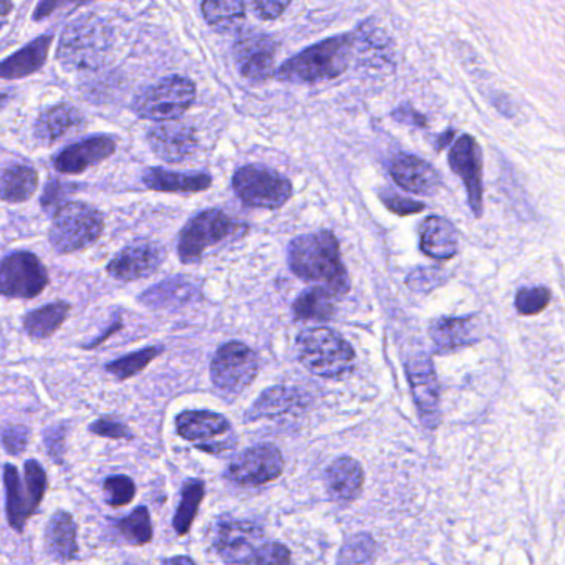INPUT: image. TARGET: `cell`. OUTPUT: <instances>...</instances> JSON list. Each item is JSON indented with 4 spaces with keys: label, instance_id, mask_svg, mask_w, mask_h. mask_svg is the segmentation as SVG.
Segmentation results:
<instances>
[{
    "label": "cell",
    "instance_id": "6da1fadb",
    "mask_svg": "<svg viewBox=\"0 0 565 565\" xmlns=\"http://www.w3.org/2000/svg\"><path fill=\"white\" fill-rule=\"evenodd\" d=\"M288 264L297 278L317 282L337 297L347 294L348 275L341 259V246L331 231L299 235L288 246Z\"/></svg>",
    "mask_w": 565,
    "mask_h": 565
},
{
    "label": "cell",
    "instance_id": "7a4b0ae2",
    "mask_svg": "<svg viewBox=\"0 0 565 565\" xmlns=\"http://www.w3.org/2000/svg\"><path fill=\"white\" fill-rule=\"evenodd\" d=\"M354 47V34L322 40L284 62L275 77L291 84H317L341 77L350 65Z\"/></svg>",
    "mask_w": 565,
    "mask_h": 565
},
{
    "label": "cell",
    "instance_id": "3957f363",
    "mask_svg": "<svg viewBox=\"0 0 565 565\" xmlns=\"http://www.w3.org/2000/svg\"><path fill=\"white\" fill-rule=\"evenodd\" d=\"M113 34L97 15H84L67 25L59 42V61L72 70H95L108 59Z\"/></svg>",
    "mask_w": 565,
    "mask_h": 565
},
{
    "label": "cell",
    "instance_id": "277c9868",
    "mask_svg": "<svg viewBox=\"0 0 565 565\" xmlns=\"http://www.w3.org/2000/svg\"><path fill=\"white\" fill-rule=\"evenodd\" d=\"M297 351L303 365L322 378H341L350 372L355 351L347 341L331 329H307L297 337Z\"/></svg>",
    "mask_w": 565,
    "mask_h": 565
},
{
    "label": "cell",
    "instance_id": "5b68a950",
    "mask_svg": "<svg viewBox=\"0 0 565 565\" xmlns=\"http://www.w3.org/2000/svg\"><path fill=\"white\" fill-rule=\"evenodd\" d=\"M105 229L102 213L90 204L67 203L59 207L50 228L53 249L61 254H74L95 244Z\"/></svg>",
    "mask_w": 565,
    "mask_h": 565
},
{
    "label": "cell",
    "instance_id": "8992f818",
    "mask_svg": "<svg viewBox=\"0 0 565 565\" xmlns=\"http://www.w3.org/2000/svg\"><path fill=\"white\" fill-rule=\"evenodd\" d=\"M246 231V224L234 221L226 213L219 211V209H207V211L194 216L184 226L180 243H178V256H180L181 262H197L209 247L243 235Z\"/></svg>",
    "mask_w": 565,
    "mask_h": 565
},
{
    "label": "cell",
    "instance_id": "52a82bcc",
    "mask_svg": "<svg viewBox=\"0 0 565 565\" xmlns=\"http://www.w3.org/2000/svg\"><path fill=\"white\" fill-rule=\"evenodd\" d=\"M235 194L246 206L278 209L292 196V184L274 169L262 165H247L232 178Z\"/></svg>",
    "mask_w": 565,
    "mask_h": 565
},
{
    "label": "cell",
    "instance_id": "ba28073f",
    "mask_svg": "<svg viewBox=\"0 0 565 565\" xmlns=\"http://www.w3.org/2000/svg\"><path fill=\"white\" fill-rule=\"evenodd\" d=\"M196 99V87L184 77H169L150 87L138 97L134 112L153 121H168L180 118Z\"/></svg>",
    "mask_w": 565,
    "mask_h": 565
},
{
    "label": "cell",
    "instance_id": "9c48e42d",
    "mask_svg": "<svg viewBox=\"0 0 565 565\" xmlns=\"http://www.w3.org/2000/svg\"><path fill=\"white\" fill-rule=\"evenodd\" d=\"M49 284L46 266L27 251L0 257V295L9 299H34Z\"/></svg>",
    "mask_w": 565,
    "mask_h": 565
},
{
    "label": "cell",
    "instance_id": "30bf717a",
    "mask_svg": "<svg viewBox=\"0 0 565 565\" xmlns=\"http://www.w3.org/2000/svg\"><path fill=\"white\" fill-rule=\"evenodd\" d=\"M259 373V357L241 342L219 347L211 362V380L224 394H241Z\"/></svg>",
    "mask_w": 565,
    "mask_h": 565
},
{
    "label": "cell",
    "instance_id": "8fae6325",
    "mask_svg": "<svg viewBox=\"0 0 565 565\" xmlns=\"http://www.w3.org/2000/svg\"><path fill=\"white\" fill-rule=\"evenodd\" d=\"M181 438L193 442L197 450L219 454L234 445L231 425L222 414L206 410H188L176 416Z\"/></svg>",
    "mask_w": 565,
    "mask_h": 565
},
{
    "label": "cell",
    "instance_id": "7c38bea8",
    "mask_svg": "<svg viewBox=\"0 0 565 565\" xmlns=\"http://www.w3.org/2000/svg\"><path fill=\"white\" fill-rule=\"evenodd\" d=\"M284 471V458L272 445H259L243 451L229 464L228 476L243 486H262L274 481Z\"/></svg>",
    "mask_w": 565,
    "mask_h": 565
},
{
    "label": "cell",
    "instance_id": "4fadbf2b",
    "mask_svg": "<svg viewBox=\"0 0 565 565\" xmlns=\"http://www.w3.org/2000/svg\"><path fill=\"white\" fill-rule=\"evenodd\" d=\"M407 375L410 378L414 403L419 408L420 420L426 428L435 429L441 419V408L438 380L428 355L411 357L407 362Z\"/></svg>",
    "mask_w": 565,
    "mask_h": 565
},
{
    "label": "cell",
    "instance_id": "5bb4252c",
    "mask_svg": "<svg viewBox=\"0 0 565 565\" xmlns=\"http://www.w3.org/2000/svg\"><path fill=\"white\" fill-rule=\"evenodd\" d=\"M450 166L467 191L471 211L481 218L483 215V155L478 141L470 134L458 138L450 152Z\"/></svg>",
    "mask_w": 565,
    "mask_h": 565
},
{
    "label": "cell",
    "instance_id": "9a60e30c",
    "mask_svg": "<svg viewBox=\"0 0 565 565\" xmlns=\"http://www.w3.org/2000/svg\"><path fill=\"white\" fill-rule=\"evenodd\" d=\"M275 40L264 34L246 33L234 46V61L241 75L251 81H262L274 74Z\"/></svg>",
    "mask_w": 565,
    "mask_h": 565
},
{
    "label": "cell",
    "instance_id": "2e32d148",
    "mask_svg": "<svg viewBox=\"0 0 565 565\" xmlns=\"http://www.w3.org/2000/svg\"><path fill=\"white\" fill-rule=\"evenodd\" d=\"M165 260V253L158 244L150 241H134L116 254L106 271L118 281L131 282L155 274Z\"/></svg>",
    "mask_w": 565,
    "mask_h": 565
},
{
    "label": "cell",
    "instance_id": "e0dca14e",
    "mask_svg": "<svg viewBox=\"0 0 565 565\" xmlns=\"http://www.w3.org/2000/svg\"><path fill=\"white\" fill-rule=\"evenodd\" d=\"M262 538V529L256 524L229 521L218 527L215 545L229 564H254V555Z\"/></svg>",
    "mask_w": 565,
    "mask_h": 565
},
{
    "label": "cell",
    "instance_id": "ac0fdd59",
    "mask_svg": "<svg viewBox=\"0 0 565 565\" xmlns=\"http://www.w3.org/2000/svg\"><path fill=\"white\" fill-rule=\"evenodd\" d=\"M147 141L158 158L168 163H181L196 150L194 130L181 121L168 120L156 125L147 134Z\"/></svg>",
    "mask_w": 565,
    "mask_h": 565
},
{
    "label": "cell",
    "instance_id": "d6986e66",
    "mask_svg": "<svg viewBox=\"0 0 565 565\" xmlns=\"http://www.w3.org/2000/svg\"><path fill=\"white\" fill-rule=\"evenodd\" d=\"M390 175L395 183L408 193L432 196L441 187L439 172L428 162L407 153L391 159Z\"/></svg>",
    "mask_w": 565,
    "mask_h": 565
},
{
    "label": "cell",
    "instance_id": "ffe728a7",
    "mask_svg": "<svg viewBox=\"0 0 565 565\" xmlns=\"http://www.w3.org/2000/svg\"><path fill=\"white\" fill-rule=\"evenodd\" d=\"M115 141L108 137L88 138L72 144L67 150L56 156V171L65 175H78L87 171L88 168L99 165L103 159L110 158L115 153Z\"/></svg>",
    "mask_w": 565,
    "mask_h": 565
},
{
    "label": "cell",
    "instance_id": "44dd1931",
    "mask_svg": "<svg viewBox=\"0 0 565 565\" xmlns=\"http://www.w3.org/2000/svg\"><path fill=\"white\" fill-rule=\"evenodd\" d=\"M429 337L439 354L454 351L479 341V323L476 317H442L429 326Z\"/></svg>",
    "mask_w": 565,
    "mask_h": 565
},
{
    "label": "cell",
    "instance_id": "7402d4cb",
    "mask_svg": "<svg viewBox=\"0 0 565 565\" xmlns=\"http://www.w3.org/2000/svg\"><path fill=\"white\" fill-rule=\"evenodd\" d=\"M420 247L435 260H450L460 249V235L453 222L439 216H429L420 228Z\"/></svg>",
    "mask_w": 565,
    "mask_h": 565
},
{
    "label": "cell",
    "instance_id": "603a6c76",
    "mask_svg": "<svg viewBox=\"0 0 565 565\" xmlns=\"http://www.w3.org/2000/svg\"><path fill=\"white\" fill-rule=\"evenodd\" d=\"M46 549L56 562H70L77 557V524L65 511L50 517L46 529Z\"/></svg>",
    "mask_w": 565,
    "mask_h": 565
},
{
    "label": "cell",
    "instance_id": "cb8c5ba5",
    "mask_svg": "<svg viewBox=\"0 0 565 565\" xmlns=\"http://www.w3.org/2000/svg\"><path fill=\"white\" fill-rule=\"evenodd\" d=\"M326 486L341 501H355L365 483L362 464L354 458H338L325 471Z\"/></svg>",
    "mask_w": 565,
    "mask_h": 565
},
{
    "label": "cell",
    "instance_id": "d4e9b609",
    "mask_svg": "<svg viewBox=\"0 0 565 565\" xmlns=\"http://www.w3.org/2000/svg\"><path fill=\"white\" fill-rule=\"evenodd\" d=\"M143 183L150 190L162 193H201L211 187V176L206 172H175L168 169H147Z\"/></svg>",
    "mask_w": 565,
    "mask_h": 565
},
{
    "label": "cell",
    "instance_id": "484cf974",
    "mask_svg": "<svg viewBox=\"0 0 565 565\" xmlns=\"http://www.w3.org/2000/svg\"><path fill=\"white\" fill-rule=\"evenodd\" d=\"M52 40L50 36L39 37L33 43H28L27 47L15 52L14 55L5 59L4 62H0V78H5V80L24 78L42 68Z\"/></svg>",
    "mask_w": 565,
    "mask_h": 565
},
{
    "label": "cell",
    "instance_id": "4316f807",
    "mask_svg": "<svg viewBox=\"0 0 565 565\" xmlns=\"http://www.w3.org/2000/svg\"><path fill=\"white\" fill-rule=\"evenodd\" d=\"M81 121H84V116L74 106H53L39 116L36 124V137L42 143L52 144L80 127Z\"/></svg>",
    "mask_w": 565,
    "mask_h": 565
},
{
    "label": "cell",
    "instance_id": "83f0119b",
    "mask_svg": "<svg viewBox=\"0 0 565 565\" xmlns=\"http://www.w3.org/2000/svg\"><path fill=\"white\" fill-rule=\"evenodd\" d=\"M5 496H8V519L12 529L22 532L27 523L28 517L36 514V508L28 498L27 488L22 486L21 476H18L17 467L12 464L4 466Z\"/></svg>",
    "mask_w": 565,
    "mask_h": 565
},
{
    "label": "cell",
    "instance_id": "f1b7e54d",
    "mask_svg": "<svg viewBox=\"0 0 565 565\" xmlns=\"http://www.w3.org/2000/svg\"><path fill=\"white\" fill-rule=\"evenodd\" d=\"M39 175L27 165H14L0 175V200L24 203L36 194Z\"/></svg>",
    "mask_w": 565,
    "mask_h": 565
},
{
    "label": "cell",
    "instance_id": "f546056e",
    "mask_svg": "<svg viewBox=\"0 0 565 565\" xmlns=\"http://www.w3.org/2000/svg\"><path fill=\"white\" fill-rule=\"evenodd\" d=\"M68 312H70V306L62 300L33 310L24 317L25 334L36 341H46L61 329L62 323L67 320Z\"/></svg>",
    "mask_w": 565,
    "mask_h": 565
},
{
    "label": "cell",
    "instance_id": "4dcf8cb0",
    "mask_svg": "<svg viewBox=\"0 0 565 565\" xmlns=\"http://www.w3.org/2000/svg\"><path fill=\"white\" fill-rule=\"evenodd\" d=\"M300 398L303 397L297 390L285 388V386H274L257 398L256 403L247 411L246 419L249 422H256V420L272 419V416L287 413L292 408L299 407Z\"/></svg>",
    "mask_w": 565,
    "mask_h": 565
},
{
    "label": "cell",
    "instance_id": "1f68e13d",
    "mask_svg": "<svg viewBox=\"0 0 565 565\" xmlns=\"http://www.w3.org/2000/svg\"><path fill=\"white\" fill-rule=\"evenodd\" d=\"M337 295L323 285L307 288L295 299L294 317L297 320H329L335 312Z\"/></svg>",
    "mask_w": 565,
    "mask_h": 565
},
{
    "label": "cell",
    "instance_id": "d6a6232c",
    "mask_svg": "<svg viewBox=\"0 0 565 565\" xmlns=\"http://www.w3.org/2000/svg\"><path fill=\"white\" fill-rule=\"evenodd\" d=\"M203 15L207 24L219 33L240 27L246 17L244 0H204Z\"/></svg>",
    "mask_w": 565,
    "mask_h": 565
},
{
    "label": "cell",
    "instance_id": "836d02e7",
    "mask_svg": "<svg viewBox=\"0 0 565 565\" xmlns=\"http://www.w3.org/2000/svg\"><path fill=\"white\" fill-rule=\"evenodd\" d=\"M203 498L204 483L201 479H190V481L184 483L181 502L178 505V511H176L175 519H172V526L180 536L190 532Z\"/></svg>",
    "mask_w": 565,
    "mask_h": 565
},
{
    "label": "cell",
    "instance_id": "e575fe53",
    "mask_svg": "<svg viewBox=\"0 0 565 565\" xmlns=\"http://www.w3.org/2000/svg\"><path fill=\"white\" fill-rule=\"evenodd\" d=\"M116 527L120 530L121 536L127 539L130 544L144 545L152 541L153 527L152 517H150V511L140 505L130 516L125 519L118 521Z\"/></svg>",
    "mask_w": 565,
    "mask_h": 565
},
{
    "label": "cell",
    "instance_id": "d590c367",
    "mask_svg": "<svg viewBox=\"0 0 565 565\" xmlns=\"http://www.w3.org/2000/svg\"><path fill=\"white\" fill-rule=\"evenodd\" d=\"M162 351L163 347H159V345L133 351V354L127 355V357H121V359L108 363L106 372L112 373L118 380H128L130 376L140 373L141 370L146 369L158 355H162Z\"/></svg>",
    "mask_w": 565,
    "mask_h": 565
},
{
    "label": "cell",
    "instance_id": "8d00e7d4",
    "mask_svg": "<svg viewBox=\"0 0 565 565\" xmlns=\"http://www.w3.org/2000/svg\"><path fill=\"white\" fill-rule=\"evenodd\" d=\"M190 291L191 285L188 282L181 279H169L163 284L155 285L152 291L144 292L140 299L146 306L159 309V307L171 306L176 300L187 299L190 297Z\"/></svg>",
    "mask_w": 565,
    "mask_h": 565
},
{
    "label": "cell",
    "instance_id": "74e56055",
    "mask_svg": "<svg viewBox=\"0 0 565 565\" xmlns=\"http://www.w3.org/2000/svg\"><path fill=\"white\" fill-rule=\"evenodd\" d=\"M375 541H373L367 534H359L354 536L338 555V562L342 564H365V562H372L375 558Z\"/></svg>",
    "mask_w": 565,
    "mask_h": 565
},
{
    "label": "cell",
    "instance_id": "f35d334b",
    "mask_svg": "<svg viewBox=\"0 0 565 565\" xmlns=\"http://www.w3.org/2000/svg\"><path fill=\"white\" fill-rule=\"evenodd\" d=\"M103 491H105L106 502L112 508H121V505L130 504L134 495H137L133 479L130 476H125V474L110 476L105 481V486H103Z\"/></svg>",
    "mask_w": 565,
    "mask_h": 565
},
{
    "label": "cell",
    "instance_id": "ab89813d",
    "mask_svg": "<svg viewBox=\"0 0 565 565\" xmlns=\"http://www.w3.org/2000/svg\"><path fill=\"white\" fill-rule=\"evenodd\" d=\"M551 291L548 287H524L517 292L516 309L523 316L541 313L551 304Z\"/></svg>",
    "mask_w": 565,
    "mask_h": 565
},
{
    "label": "cell",
    "instance_id": "60d3db41",
    "mask_svg": "<svg viewBox=\"0 0 565 565\" xmlns=\"http://www.w3.org/2000/svg\"><path fill=\"white\" fill-rule=\"evenodd\" d=\"M25 488H27L28 498L33 501L34 508L36 511L39 510L47 491V474L39 461L28 460L25 463Z\"/></svg>",
    "mask_w": 565,
    "mask_h": 565
},
{
    "label": "cell",
    "instance_id": "b9f144b4",
    "mask_svg": "<svg viewBox=\"0 0 565 565\" xmlns=\"http://www.w3.org/2000/svg\"><path fill=\"white\" fill-rule=\"evenodd\" d=\"M445 272L433 267H422L411 272L407 278V285L414 292H429L445 282Z\"/></svg>",
    "mask_w": 565,
    "mask_h": 565
},
{
    "label": "cell",
    "instance_id": "7bdbcfd3",
    "mask_svg": "<svg viewBox=\"0 0 565 565\" xmlns=\"http://www.w3.org/2000/svg\"><path fill=\"white\" fill-rule=\"evenodd\" d=\"M380 197H382L383 204L398 216L416 215V213L425 209V204L410 200V197L400 196V194L394 193V191H382Z\"/></svg>",
    "mask_w": 565,
    "mask_h": 565
},
{
    "label": "cell",
    "instance_id": "ee69618b",
    "mask_svg": "<svg viewBox=\"0 0 565 565\" xmlns=\"http://www.w3.org/2000/svg\"><path fill=\"white\" fill-rule=\"evenodd\" d=\"M291 562V552L278 542L260 544L254 555V564H287Z\"/></svg>",
    "mask_w": 565,
    "mask_h": 565
},
{
    "label": "cell",
    "instance_id": "f6af8a7d",
    "mask_svg": "<svg viewBox=\"0 0 565 565\" xmlns=\"http://www.w3.org/2000/svg\"><path fill=\"white\" fill-rule=\"evenodd\" d=\"M88 429H90V433H93V435L105 436V438H133V435H131L130 429L127 428V425L121 422H116L115 419L97 420L95 423H92V425L88 426Z\"/></svg>",
    "mask_w": 565,
    "mask_h": 565
},
{
    "label": "cell",
    "instance_id": "bcb514c9",
    "mask_svg": "<svg viewBox=\"0 0 565 565\" xmlns=\"http://www.w3.org/2000/svg\"><path fill=\"white\" fill-rule=\"evenodd\" d=\"M2 442H4V448L9 454L18 457L27 448L28 429L21 425L9 426L2 432Z\"/></svg>",
    "mask_w": 565,
    "mask_h": 565
},
{
    "label": "cell",
    "instance_id": "7dc6e473",
    "mask_svg": "<svg viewBox=\"0 0 565 565\" xmlns=\"http://www.w3.org/2000/svg\"><path fill=\"white\" fill-rule=\"evenodd\" d=\"M291 2L292 0H251L257 17L264 18V21H272L284 14Z\"/></svg>",
    "mask_w": 565,
    "mask_h": 565
},
{
    "label": "cell",
    "instance_id": "c3c4849f",
    "mask_svg": "<svg viewBox=\"0 0 565 565\" xmlns=\"http://www.w3.org/2000/svg\"><path fill=\"white\" fill-rule=\"evenodd\" d=\"M85 2H90V0H40L34 15H36V21H42L67 5L85 4Z\"/></svg>",
    "mask_w": 565,
    "mask_h": 565
},
{
    "label": "cell",
    "instance_id": "681fc988",
    "mask_svg": "<svg viewBox=\"0 0 565 565\" xmlns=\"http://www.w3.org/2000/svg\"><path fill=\"white\" fill-rule=\"evenodd\" d=\"M65 432L61 428H52L47 432V446L53 458H61L64 451Z\"/></svg>",
    "mask_w": 565,
    "mask_h": 565
},
{
    "label": "cell",
    "instance_id": "f907efd6",
    "mask_svg": "<svg viewBox=\"0 0 565 565\" xmlns=\"http://www.w3.org/2000/svg\"><path fill=\"white\" fill-rule=\"evenodd\" d=\"M395 118L405 121V124L416 125V127H423V125H425V118H423L420 113L414 112L411 106H400V108L395 112Z\"/></svg>",
    "mask_w": 565,
    "mask_h": 565
},
{
    "label": "cell",
    "instance_id": "816d5d0a",
    "mask_svg": "<svg viewBox=\"0 0 565 565\" xmlns=\"http://www.w3.org/2000/svg\"><path fill=\"white\" fill-rule=\"evenodd\" d=\"M12 12V0H0V28L8 22Z\"/></svg>",
    "mask_w": 565,
    "mask_h": 565
},
{
    "label": "cell",
    "instance_id": "f5cc1de1",
    "mask_svg": "<svg viewBox=\"0 0 565 565\" xmlns=\"http://www.w3.org/2000/svg\"><path fill=\"white\" fill-rule=\"evenodd\" d=\"M168 564H178V562H184V564H193V558L190 557H172L168 558Z\"/></svg>",
    "mask_w": 565,
    "mask_h": 565
},
{
    "label": "cell",
    "instance_id": "db71d44e",
    "mask_svg": "<svg viewBox=\"0 0 565 565\" xmlns=\"http://www.w3.org/2000/svg\"><path fill=\"white\" fill-rule=\"evenodd\" d=\"M5 102H8V95H4V93H2V95H0V108L4 106Z\"/></svg>",
    "mask_w": 565,
    "mask_h": 565
}]
</instances>
